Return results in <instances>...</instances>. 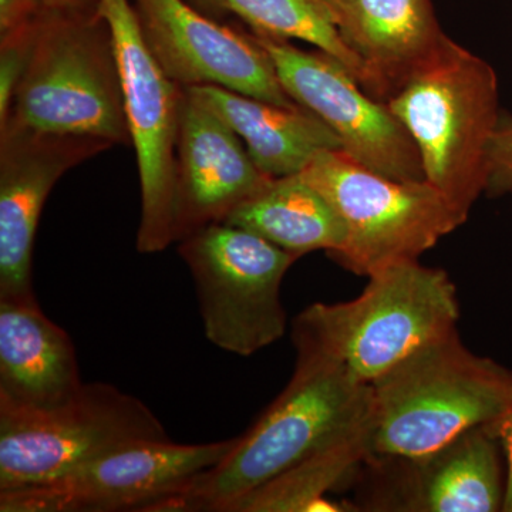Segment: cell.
Here are the masks:
<instances>
[{"label": "cell", "mask_w": 512, "mask_h": 512, "mask_svg": "<svg viewBox=\"0 0 512 512\" xmlns=\"http://www.w3.org/2000/svg\"><path fill=\"white\" fill-rule=\"evenodd\" d=\"M372 414V384L328 356L298 350L291 382L231 453L158 511L224 512L306 458L370 430Z\"/></svg>", "instance_id": "1"}, {"label": "cell", "mask_w": 512, "mask_h": 512, "mask_svg": "<svg viewBox=\"0 0 512 512\" xmlns=\"http://www.w3.org/2000/svg\"><path fill=\"white\" fill-rule=\"evenodd\" d=\"M370 454L430 453L512 404V370L468 350L457 330L429 340L372 383Z\"/></svg>", "instance_id": "2"}, {"label": "cell", "mask_w": 512, "mask_h": 512, "mask_svg": "<svg viewBox=\"0 0 512 512\" xmlns=\"http://www.w3.org/2000/svg\"><path fill=\"white\" fill-rule=\"evenodd\" d=\"M349 302L313 303L293 323L296 350L336 360L372 384L424 343L456 329V285L419 259L394 262L367 276Z\"/></svg>", "instance_id": "3"}, {"label": "cell", "mask_w": 512, "mask_h": 512, "mask_svg": "<svg viewBox=\"0 0 512 512\" xmlns=\"http://www.w3.org/2000/svg\"><path fill=\"white\" fill-rule=\"evenodd\" d=\"M412 137L427 183L467 221L487 187V158L500 124L498 77L454 40L386 101Z\"/></svg>", "instance_id": "4"}, {"label": "cell", "mask_w": 512, "mask_h": 512, "mask_svg": "<svg viewBox=\"0 0 512 512\" xmlns=\"http://www.w3.org/2000/svg\"><path fill=\"white\" fill-rule=\"evenodd\" d=\"M5 126L130 146L113 36L99 12L43 10Z\"/></svg>", "instance_id": "5"}, {"label": "cell", "mask_w": 512, "mask_h": 512, "mask_svg": "<svg viewBox=\"0 0 512 512\" xmlns=\"http://www.w3.org/2000/svg\"><path fill=\"white\" fill-rule=\"evenodd\" d=\"M301 175L329 201L345 227V242L330 258L356 275L419 259L466 222L427 181L384 177L345 150L316 154Z\"/></svg>", "instance_id": "6"}, {"label": "cell", "mask_w": 512, "mask_h": 512, "mask_svg": "<svg viewBox=\"0 0 512 512\" xmlns=\"http://www.w3.org/2000/svg\"><path fill=\"white\" fill-rule=\"evenodd\" d=\"M197 288L205 336L242 357L284 338L281 286L298 256L247 229L218 222L178 242Z\"/></svg>", "instance_id": "7"}, {"label": "cell", "mask_w": 512, "mask_h": 512, "mask_svg": "<svg viewBox=\"0 0 512 512\" xmlns=\"http://www.w3.org/2000/svg\"><path fill=\"white\" fill-rule=\"evenodd\" d=\"M165 439L156 414L109 383H84L55 409L0 407V491L56 480L134 441Z\"/></svg>", "instance_id": "8"}, {"label": "cell", "mask_w": 512, "mask_h": 512, "mask_svg": "<svg viewBox=\"0 0 512 512\" xmlns=\"http://www.w3.org/2000/svg\"><path fill=\"white\" fill-rule=\"evenodd\" d=\"M123 87L131 146L137 156L141 220L137 249L157 254L174 242L175 151L185 87L164 72L148 49L131 0H100Z\"/></svg>", "instance_id": "9"}, {"label": "cell", "mask_w": 512, "mask_h": 512, "mask_svg": "<svg viewBox=\"0 0 512 512\" xmlns=\"http://www.w3.org/2000/svg\"><path fill=\"white\" fill-rule=\"evenodd\" d=\"M235 444L237 437L205 444L134 441L56 480L0 491V511L157 512L194 478L218 466Z\"/></svg>", "instance_id": "10"}, {"label": "cell", "mask_w": 512, "mask_h": 512, "mask_svg": "<svg viewBox=\"0 0 512 512\" xmlns=\"http://www.w3.org/2000/svg\"><path fill=\"white\" fill-rule=\"evenodd\" d=\"M271 57L285 92L339 137L357 163L399 181H426L412 137L383 101L365 92L349 70L326 53L252 32Z\"/></svg>", "instance_id": "11"}, {"label": "cell", "mask_w": 512, "mask_h": 512, "mask_svg": "<svg viewBox=\"0 0 512 512\" xmlns=\"http://www.w3.org/2000/svg\"><path fill=\"white\" fill-rule=\"evenodd\" d=\"M356 478L355 507L366 511L498 512L507 493L504 451L491 424L420 456H370Z\"/></svg>", "instance_id": "12"}, {"label": "cell", "mask_w": 512, "mask_h": 512, "mask_svg": "<svg viewBox=\"0 0 512 512\" xmlns=\"http://www.w3.org/2000/svg\"><path fill=\"white\" fill-rule=\"evenodd\" d=\"M141 33L181 87L215 86L296 107L255 37L204 15L188 0H133Z\"/></svg>", "instance_id": "13"}, {"label": "cell", "mask_w": 512, "mask_h": 512, "mask_svg": "<svg viewBox=\"0 0 512 512\" xmlns=\"http://www.w3.org/2000/svg\"><path fill=\"white\" fill-rule=\"evenodd\" d=\"M111 147L99 138L0 127V301H36L33 245L47 197L67 171Z\"/></svg>", "instance_id": "14"}, {"label": "cell", "mask_w": 512, "mask_h": 512, "mask_svg": "<svg viewBox=\"0 0 512 512\" xmlns=\"http://www.w3.org/2000/svg\"><path fill=\"white\" fill-rule=\"evenodd\" d=\"M272 180L235 131L185 89L175 151L174 242L224 222Z\"/></svg>", "instance_id": "15"}, {"label": "cell", "mask_w": 512, "mask_h": 512, "mask_svg": "<svg viewBox=\"0 0 512 512\" xmlns=\"http://www.w3.org/2000/svg\"><path fill=\"white\" fill-rule=\"evenodd\" d=\"M343 42L365 66L367 93L386 103L450 37L431 0H322Z\"/></svg>", "instance_id": "16"}, {"label": "cell", "mask_w": 512, "mask_h": 512, "mask_svg": "<svg viewBox=\"0 0 512 512\" xmlns=\"http://www.w3.org/2000/svg\"><path fill=\"white\" fill-rule=\"evenodd\" d=\"M83 386L66 330L37 301H0V407L55 409Z\"/></svg>", "instance_id": "17"}, {"label": "cell", "mask_w": 512, "mask_h": 512, "mask_svg": "<svg viewBox=\"0 0 512 512\" xmlns=\"http://www.w3.org/2000/svg\"><path fill=\"white\" fill-rule=\"evenodd\" d=\"M241 138L256 167L271 178L301 174L316 154L343 150L339 137L305 107H284L215 86L188 87Z\"/></svg>", "instance_id": "18"}, {"label": "cell", "mask_w": 512, "mask_h": 512, "mask_svg": "<svg viewBox=\"0 0 512 512\" xmlns=\"http://www.w3.org/2000/svg\"><path fill=\"white\" fill-rule=\"evenodd\" d=\"M224 222L254 232L298 258L313 251L333 254L345 242L339 215L301 174L274 178Z\"/></svg>", "instance_id": "19"}, {"label": "cell", "mask_w": 512, "mask_h": 512, "mask_svg": "<svg viewBox=\"0 0 512 512\" xmlns=\"http://www.w3.org/2000/svg\"><path fill=\"white\" fill-rule=\"evenodd\" d=\"M370 454V430L306 458L268 483L242 495L224 512L353 511L333 503L329 493L357 477Z\"/></svg>", "instance_id": "20"}, {"label": "cell", "mask_w": 512, "mask_h": 512, "mask_svg": "<svg viewBox=\"0 0 512 512\" xmlns=\"http://www.w3.org/2000/svg\"><path fill=\"white\" fill-rule=\"evenodd\" d=\"M252 32L282 40H302L342 63L367 92L369 76L359 57L343 42L322 0H225Z\"/></svg>", "instance_id": "21"}, {"label": "cell", "mask_w": 512, "mask_h": 512, "mask_svg": "<svg viewBox=\"0 0 512 512\" xmlns=\"http://www.w3.org/2000/svg\"><path fill=\"white\" fill-rule=\"evenodd\" d=\"M40 15L28 25L0 35V124L5 123L20 80L28 69Z\"/></svg>", "instance_id": "22"}, {"label": "cell", "mask_w": 512, "mask_h": 512, "mask_svg": "<svg viewBox=\"0 0 512 512\" xmlns=\"http://www.w3.org/2000/svg\"><path fill=\"white\" fill-rule=\"evenodd\" d=\"M511 192L512 119H501L488 150L485 194L497 198Z\"/></svg>", "instance_id": "23"}, {"label": "cell", "mask_w": 512, "mask_h": 512, "mask_svg": "<svg viewBox=\"0 0 512 512\" xmlns=\"http://www.w3.org/2000/svg\"><path fill=\"white\" fill-rule=\"evenodd\" d=\"M43 10L42 0H0V35L28 25Z\"/></svg>", "instance_id": "24"}, {"label": "cell", "mask_w": 512, "mask_h": 512, "mask_svg": "<svg viewBox=\"0 0 512 512\" xmlns=\"http://www.w3.org/2000/svg\"><path fill=\"white\" fill-rule=\"evenodd\" d=\"M491 426L500 439L505 467H507V493H505L503 512H512V404L500 419L491 423Z\"/></svg>", "instance_id": "25"}, {"label": "cell", "mask_w": 512, "mask_h": 512, "mask_svg": "<svg viewBox=\"0 0 512 512\" xmlns=\"http://www.w3.org/2000/svg\"><path fill=\"white\" fill-rule=\"evenodd\" d=\"M46 10L67 13L99 12L100 0H42Z\"/></svg>", "instance_id": "26"}, {"label": "cell", "mask_w": 512, "mask_h": 512, "mask_svg": "<svg viewBox=\"0 0 512 512\" xmlns=\"http://www.w3.org/2000/svg\"><path fill=\"white\" fill-rule=\"evenodd\" d=\"M188 2L204 13V15L220 20V22L229 13L227 6H225V0H188Z\"/></svg>", "instance_id": "27"}]
</instances>
